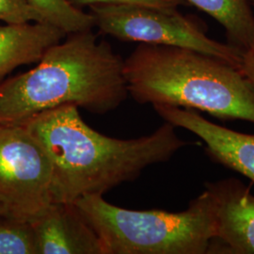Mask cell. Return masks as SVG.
Returning a JSON list of instances; mask_svg holds the SVG:
<instances>
[{
    "label": "cell",
    "mask_w": 254,
    "mask_h": 254,
    "mask_svg": "<svg viewBox=\"0 0 254 254\" xmlns=\"http://www.w3.org/2000/svg\"><path fill=\"white\" fill-rule=\"evenodd\" d=\"M23 126L50 157L53 202L62 203H74L89 195L103 196L136 180L149 166L169 161L190 144L166 122L151 135L137 138L105 136L89 127L73 105L41 112Z\"/></svg>",
    "instance_id": "1"
},
{
    "label": "cell",
    "mask_w": 254,
    "mask_h": 254,
    "mask_svg": "<svg viewBox=\"0 0 254 254\" xmlns=\"http://www.w3.org/2000/svg\"><path fill=\"white\" fill-rule=\"evenodd\" d=\"M67 35L33 69L0 83V124L23 125L65 105L104 115L127 100L122 57L92 29Z\"/></svg>",
    "instance_id": "2"
},
{
    "label": "cell",
    "mask_w": 254,
    "mask_h": 254,
    "mask_svg": "<svg viewBox=\"0 0 254 254\" xmlns=\"http://www.w3.org/2000/svg\"><path fill=\"white\" fill-rule=\"evenodd\" d=\"M128 94L138 104L205 112L254 125V89L239 69L176 46L140 44L124 60Z\"/></svg>",
    "instance_id": "3"
},
{
    "label": "cell",
    "mask_w": 254,
    "mask_h": 254,
    "mask_svg": "<svg viewBox=\"0 0 254 254\" xmlns=\"http://www.w3.org/2000/svg\"><path fill=\"white\" fill-rule=\"evenodd\" d=\"M74 204L105 254H208L215 236L213 202L205 190L180 212L122 208L101 195L84 196Z\"/></svg>",
    "instance_id": "4"
},
{
    "label": "cell",
    "mask_w": 254,
    "mask_h": 254,
    "mask_svg": "<svg viewBox=\"0 0 254 254\" xmlns=\"http://www.w3.org/2000/svg\"><path fill=\"white\" fill-rule=\"evenodd\" d=\"M95 27L124 42L176 46L198 51L240 69L242 51L206 35L177 9L138 4H100L90 7Z\"/></svg>",
    "instance_id": "5"
},
{
    "label": "cell",
    "mask_w": 254,
    "mask_h": 254,
    "mask_svg": "<svg viewBox=\"0 0 254 254\" xmlns=\"http://www.w3.org/2000/svg\"><path fill=\"white\" fill-rule=\"evenodd\" d=\"M53 167L23 125L0 124V205L6 216L31 223L53 203Z\"/></svg>",
    "instance_id": "6"
},
{
    "label": "cell",
    "mask_w": 254,
    "mask_h": 254,
    "mask_svg": "<svg viewBox=\"0 0 254 254\" xmlns=\"http://www.w3.org/2000/svg\"><path fill=\"white\" fill-rule=\"evenodd\" d=\"M213 202L215 236L208 254H254V195L251 187L231 177L206 182Z\"/></svg>",
    "instance_id": "7"
},
{
    "label": "cell",
    "mask_w": 254,
    "mask_h": 254,
    "mask_svg": "<svg viewBox=\"0 0 254 254\" xmlns=\"http://www.w3.org/2000/svg\"><path fill=\"white\" fill-rule=\"evenodd\" d=\"M153 108L164 122L198 136L212 161L242 174L254 184V135L214 124L195 109L165 105Z\"/></svg>",
    "instance_id": "8"
},
{
    "label": "cell",
    "mask_w": 254,
    "mask_h": 254,
    "mask_svg": "<svg viewBox=\"0 0 254 254\" xmlns=\"http://www.w3.org/2000/svg\"><path fill=\"white\" fill-rule=\"evenodd\" d=\"M30 224L37 254H105L99 236L74 203L53 202Z\"/></svg>",
    "instance_id": "9"
},
{
    "label": "cell",
    "mask_w": 254,
    "mask_h": 254,
    "mask_svg": "<svg viewBox=\"0 0 254 254\" xmlns=\"http://www.w3.org/2000/svg\"><path fill=\"white\" fill-rule=\"evenodd\" d=\"M66 35L41 22L0 26V79L21 65L38 64L46 50Z\"/></svg>",
    "instance_id": "10"
},
{
    "label": "cell",
    "mask_w": 254,
    "mask_h": 254,
    "mask_svg": "<svg viewBox=\"0 0 254 254\" xmlns=\"http://www.w3.org/2000/svg\"><path fill=\"white\" fill-rule=\"evenodd\" d=\"M215 19L227 33L230 45L242 52L254 41V15L249 0H182Z\"/></svg>",
    "instance_id": "11"
},
{
    "label": "cell",
    "mask_w": 254,
    "mask_h": 254,
    "mask_svg": "<svg viewBox=\"0 0 254 254\" xmlns=\"http://www.w3.org/2000/svg\"><path fill=\"white\" fill-rule=\"evenodd\" d=\"M44 22L62 29L66 34L90 30L95 27L91 13L83 11L67 0H29Z\"/></svg>",
    "instance_id": "12"
},
{
    "label": "cell",
    "mask_w": 254,
    "mask_h": 254,
    "mask_svg": "<svg viewBox=\"0 0 254 254\" xmlns=\"http://www.w3.org/2000/svg\"><path fill=\"white\" fill-rule=\"evenodd\" d=\"M0 254H37L31 224L0 215Z\"/></svg>",
    "instance_id": "13"
},
{
    "label": "cell",
    "mask_w": 254,
    "mask_h": 254,
    "mask_svg": "<svg viewBox=\"0 0 254 254\" xmlns=\"http://www.w3.org/2000/svg\"><path fill=\"white\" fill-rule=\"evenodd\" d=\"M0 21L8 25L45 23L29 0H0Z\"/></svg>",
    "instance_id": "14"
},
{
    "label": "cell",
    "mask_w": 254,
    "mask_h": 254,
    "mask_svg": "<svg viewBox=\"0 0 254 254\" xmlns=\"http://www.w3.org/2000/svg\"><path fill=\"white\" fill-rule=\"evenodd\" d=\"M72 5L79 8L83 6L100 5V4H138L154 6L162 9H177L183 3L182 0H67Z\"/></svg>",
    "instance_id": "15"
},
{
    "label": "cell",
    "mask_w": 254,
    "mask_h": 254,
    "mask_svg": "<svg viewBox=\"0 0 254 254\" xmlns=\"http://www.w3.org/2000/svg\"><path fill=\"white\" fill-rule=\"evenodd\" d=\"M239 70L254 89V41L242 52V61Z\"/></svg>",
    "instance_id": "16"
},
{
    "label": "cell",
    "mask_w": 254,
    "mask_h": 254,
    "mask_svg": "<svg viewBox=\"0 0 254 254\" xmlns=\"http://www.w3.org/2000/svg\"><path fill=\"white\" fill-rule=\"evenodd\" d=\"M0 215H6V213H5V210L4 208L0 205Z\"/></svg>",
    "instance_id": "17"
},
{
    "label": "cell",
    "mask_w": 254,
    "mask_h": 254,
    "mask_svg": "<svg viewBox=\"0 0 254 254\" xmlns=\"http://www.w3.org/2000/svg\"><path fill=\"white\" fill-rule=\"evenodd\" d=\"M252 2H253V3L254 4V0H252Z\"/></svg>",
    "instance_id": "18"
}]
</instances>
